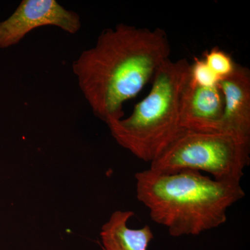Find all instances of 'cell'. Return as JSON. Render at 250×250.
<instances>
[{
  "mask_svg": "<svg viewBox=\"0 0 250 250\" xmlns=\"http://www.w3.org/2000/svg\"><path fill=\"white\" fill-rule=\"evenodd\" d=\"M170 54L164 29L119 24L101 33L72 71L93 114L108 125L124 117V104L152 82Z\"/></svg>",
  "mask_w": 250,
  "mask_h": 250,
  "instance_id": "1",
  "label": "cell"
},
{
  "mask_svg": "<svg viewBox=\"0 0 250 250\" xmlns=\"http://www.w3.org/2000/svg\"><path fill=\"white\" fill-rule=\"evenodd\" d=\"M135 179L138 200L173 237L219 228L228 220L229 208L246 195L241 182L216 180L196 170L164 173L149 168Z\"/></svg>",
  "mask_w": 250,
  "mask_h": 250,
  "instance_id": "2",
  "label": "cell"
},
{
  "mask_svg": "<svg viewBox=\"0 0 250 250\" xmlns=\"http://www.w3.org/2000/svg\"><path fill=\"white\" fill-rule=\"evenodd\" d=\"M190 67L187 59L166 60L153 77L150 91L131 114L107 125L118 145L140 160L152 162L182 130L179 106Z\"/></svg>",
  "mask_w": 250,
  "mask_h": 250,
  "instance_id": "3",
  "label": "cell"
},
{
  "mask_svg": "<svg viewBox=\"0 0 250 250\" xmlns=\"http://www.w3.org/2000/svg\"><path fill=\"white\" fill-rule=\"evenodd\" d=\"M250 161V139L229 133L181 130L150 163L164 173L184 170L205 172L220 181L241 182Z\"/></svg>",
  "mask_w": 250,
  "mask_h": 250,
  "instance_id": "4",
  "label": "cell"
},
{
  "mask_svg": "<svg viewBox=\"0 0 250 250\" xmlns=\"http://www.w3.org/2000/svg\"><path fill=\"white\" fill-rule=\"evenodd\" d=\"M45 26L75 34L82 22L80 15L55 0H23L14 14L0 22V48L16 45L31 31Z\"/></svg>",
  "mask_w": 250,
  "mask_h": 250,
  "instance_id": "5",
  "label": "cell"
},
{
  "mask_svg": "<svg viewBox=\"0 0 250 250\" xmlns=\"http://www.w3.org/2000/svg\"><path fill=\"white\" fill-rule=\"evenodd\" d=\"M224 113L223 95L216 86L197 85L190 78L184 85L179 106L182 130L194 132L222 131Z\"/></svg>",
  "mask_w": 250,
  "mask_h": 250,
  "instance_id": "6",
  "label": "cell"
},
{
  "mask_svg": "<svg viewBox=\"0 0 250 250\" xmlns=\"http://www.w3.org/2000/svg\"><path fill=\"white\" fill-rule=\"evenodd\" d=\"M218 87L223 95L222 131L250 139V71L236 64L229 76L221 79Z\"/></svg>",
  "mask_w": 250,
  "mask_h": 250,
  "instance_id": "7",
  "label": "cell"
},
{
  "mask_svg": "<svg viewBox=\"0 0 250 250\" xmlns=\"http://www.w3.org/2000/svg\"><path fill=\"white\" fill-rule=\"evenodd\" d=\"M134 215L131 210H116L100 231L104 250H148L154 233L150 227L131 229L128 222Z\"/></svg>",
  "mask_w": 250,
  "mask_h": 250,
  "instance_id": "8",
  "label": "cell"
},
{
  "mask_svg": "<svg viewBox=\"0 0 250 250\" xmlns=\"http://www.w3.org/2000/svg\"><path fill=\"white\" fill-rule=\"evenodd\" d=\"M203 59L220 80L229 76L236 68V63L231 56L217 47H213L206 52Z\"/></svg>",
  "mask_w": 250,
  "mask_h": 250,
  "instance_id": "9",
  "label": "cell"
},
{
  "mask_svg": "<svg viewBox=\"0 0 250 250\" xmlns=\"http://www.w3.org/2000/svg\"><path fill=\"white\" fill-rule=\"evenodd\" d=\"M190 78L196 84L206 87L216 86L220 80L203 59H195L193 63L190 64Z\"/></svg>",
  "mask_w": 250,
  "mask_h": 250,
  "instance_id": "10",
  "label": "cell"
},
{
  "mask_svg": "<svg viewBox=\"0 0 250 250\" xmlns=\"http://www.w3.org/2000/svg\"><path fill=\"white\" fill-rule=\"evenodd\" d=\"M103 250H104V249H103Z\"/></svg>",
  "mask_w": 250,
  "mask_h": 250,
  "instance_id": "11",
  "label": "cell"
}]
</instances>
